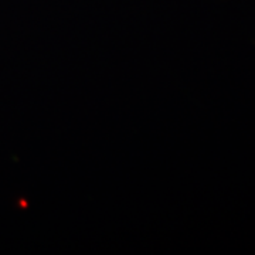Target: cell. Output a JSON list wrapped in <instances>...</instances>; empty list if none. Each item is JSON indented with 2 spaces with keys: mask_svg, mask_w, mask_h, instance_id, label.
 Wrapping results in <instances>:
<instances>
[]
</instances>
